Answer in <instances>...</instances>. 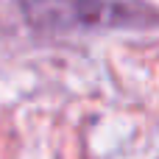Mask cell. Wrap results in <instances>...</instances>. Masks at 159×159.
<instances>
[{
	"mask_svg": "<svg viewBox=\"0 0 159 159\" xmlns=\"http://www.w3.org/2000/svg\"><path fill=\"white\" fill-rule=\"evenodd\" d=\"M28 25L39 34H81L103 28L148 25V8L123 0H20Z\"/></svg>",
	"mask_w": 159,
	"mask_h": 159,
	"instance_id": "6da1fadb",
	"label": "cell"
}]
</instances>
